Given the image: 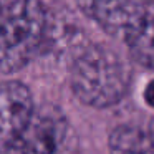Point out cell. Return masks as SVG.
Here are the masks:
<instances>
[{
  "instance_id": "ba28073f",
  "label": "cell",
  "mask_w": 154,
  "mask_h": 154,
  "mask_svg": "<svg viewBox=\"0 0 154 154\" xmlns=\"http://www.w3.org/2000/svg\"><path fill=\"white\" fill-rule=\"evenodd\" d=\"M144 100H146V103L151 108H154V80L149 81V85L144 90Z\"/></svg>"
},
{
  "instance_id": "3957f363",
  "label": "cell",
  "mask_w": 154,
  "mask_h": 154,
  "mask_svg": "<svg viewBox=\"0 0 154 154\" xmlns=\"http://www.w3.org/2000/svg\"><path fill=\"white\" fill-rule=\"evenodd\" d=\"M66 137V119L53 108H35L7 154H57Z\"/></svg>"
},
{
  "instance_id": "9c48e42d",
  "label": "cell",
  "mask_w": 154,
  "mask_h": 154,
  "mask_svg": "<svg viewBox=\"0 0 154 154\" xmlns=\"http://www.w3.org/2000/svg\"><path fill=\"white\" fill-rule=\"evenodd\" d=\"M146 12L154 17V0H146Z\"/></svg>"
},
{
  "instance_id": "7a4b0ae2",
  "label": "cell",
  "mask_w": 154,
  "mask_h": 154,
  "mask_svg": "<svg viewBox=\"0 0 154 154\" xmlns=\"http://www.w3.org/2000/svg\"><path fill=\"white\" fill-rule=\"evenodd\" d=\"M131 81L129 65L113 48L93 45L86 48L71 68L75 96L93 108H108L126 94Z\"/></svg>"
},
{
  "instance_id": "30bf717a",
  "label": "cell",
  "mask_w": 154,
  "mask_h": 154,
  "mask_svg": "<svg viewBox=\"0 0 154 154\" xmlns=\"http://www.w3.org/2000/svg\"><path fill=\"white\" fill-rule=\"evenodd\" d=\"M8 5V0H0V14L5 10V7Z\"/></svg>"
},
{
  "instance_id": "8992f818",
  "label": "cell",
  "mask_w": 154,
  "mask_h": 154,
  "mask_svg": "<svg viewBox=\"0 0 154 154\" xmlns=\"http://www.w3.org/2000/svg\"><path fill=\"white\" fill-rule=\"evenodd\" d=\"M134 61L154 71V17L146 12L144 17L124 35Z\"/></svg>"
},
{
  "instance_id": "277c9868",
  "label": "cell",
  "mask_w": 154,
  "mask_h": 154,
  "mask_svg": "<svg viewBox=\"0 0 154 154\" xmlns=\"http://www.w3.org/2000/svg\"><path fill=\"white\" fill-rule=\"evenodd\" d=\"M35 109L32 93L18 81L0 85V152L10 147Z\"/></svg>"
},
{
  "instance_id": "52a82bcc",
  "label": "cell",
  "mask_w": 154,
  "mask_h": 154,
  "mask_svg": "<svg viewBox=\"0 0 154 154\" xmlns=\"http://www.w3.org/2000/svg\"><path fill=\"white\" fill-rule=\"evenodd\" d=\"M109 154H154V141L141 128L118 126L109 136Z\"/></svg>"
},
{
  "instance_id": "8fae6325",
  "label": "cell",
  "mask_w": 154,
  "mask_h": 154,
  "mask_svg": "<svg viewBox=\"0 0 154 154\" xmlns=\"http://www.w3.org/2000/svg\"><path fill=\"white\" fill-rule=\"evenodd\" d=\"M149 136L152 137V141H154V121L151 123V129H149Z\"/></svg>"
},
{
  "instance_id": "6da1fadb",
  "label": "cell",
  "mask_w": 154,
  "mask_h": 154,
  "mask_svg": "<svg viewBox=\"0 0 154 154\" xmlns=\"http://www.w3.org/2000/svg\"><path fill=\"white\" fill-rule=\"evenodd\" d=\"M48 12L40 0H14L0 14V73L25 68L48 35Z\"/></svg>"
},
{
  "instance_id": "5b68a950",
  "label": "cell",
  "mask_w": 154,
  "mask_h": 154,
  "mask_svg": "<svg viewBox=\"0 0 154 154\" xmlns=\"http://www.w3.org/2000/svg\"><path fill=\"white\" fill-rule=\"evenodd\" d=\"M85 15L113 35H126L146 14V0H76Z\"/></svg>"
}]
</instances>
